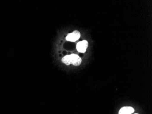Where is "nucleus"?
<instances>
[{
  "mask_svg": "<svg viewBox=\"0 0 152 114\" xmlns=\"http://www.w3.org/2000/svg\"><path fill=\"white\" fill-rule=\"evenodd\" d=\"M61 61L66 65H69L71 64L69 55H66L64 57V58L61 60Z\"/></svg>",
  "mask_w": 152,
  "mask_h": 114,
  "instance_id": "nucleus-5",
  "label": "nucleus"
},
{
  "mask_svg": "<svg viewBox=\"0 0 152 114\" xmlns=\"http://www.w3.org/2000/svg\"><path fill=\"white\" fill-rule=\"evenodd\" d=\"M137 114V113H135V114Z\"/></svg>",
  "mask_w": 152,
  "mask_h": 114,
  "instance_id": "nucleus-6",
  "label": "nucleus"
},
{
  "mask_svg": "<svg viewBox=\"0 0 152 114\" xmlns=\"http://www.w3.org/2000/svg\"><path fill=\"white\" fill-rule=\"evenodd\" d=\"M69 56L71 64L76 66L81 65L82 61V59L79 56L75 54H72Z\"/></svg>",
  "mask_w": 152,
  "mask_h": 114,
  "instance_id": "nucleus-3",
  "label": "nucleus"
},
{
  "mask_svg": "<svg viewBox=\"0 0 152 114\" xmlns=\"http://www.w3.org/2000/svg\"><path fill=\"white\" fill-rule=\"evenodd\" d=\"M80 36H81V34L80 32L78 31L75 30L72 33L68 34L66 39L67 41L75 42L78 40L80 38Z\"/></svg>",
  "mask_w": 152,
  "mask_h": 114,
  "instance_id": "nucleus-1",
  "label": "nucleus"
},
{
  "mask_svg": "<svg viewBox=\"0 0 152 114\" xmlns=\"http://www.w3.org/2000/svg\"><path fill=\"white\" fill-rule=\"evenodd\" d=\"M134 108L131 106H124L121 108L118 114H132L134 112Z\"/></svg>",
  "mask_w": 152,
  "mask_h": 114,
  "instance_id": "nucleus-4",
  "label": "nucleus"
},
{
  "mask_svg": "<svg viewBox=\"0 0 152 114\" xmlns=\"http://www.w3.org/2000/svg\"><path fill=\"white\" fill-rule=\"evenodd\" d=\"M88 46V42L86 40H83L79 42L77 45V49L80 53H85Z\"/></svg>",
  "mask_w": 152,
  "mask_h": 114,
  "instance_id": "nucleus-2",
  "label": "nucleus"
}]
</instances>
